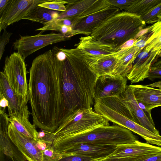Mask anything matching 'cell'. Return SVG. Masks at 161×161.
<instances>
[{
  "label": "cell",
  "instance_id": "obj_41",
  "mask_svg": "<svg viewBox=\"0 0 161 161\" xmlns=\"http://www.w3.org/2000/svg\"><path fill=\"white\" fill-rule=\"evenodd\" d=\"M158 17L159 19L161 21V12L160 13V14H158Z\"/></svg>",
  "mask_w": 161,
  "mask_h": 161
},
{
  "label": "cell",
  "instance_id": "obj_11",
  "mask_svg": "<svg viewBox=\"0 0 161 161\" xmlns=\"http://www.w3.org/2000/svg\"><path fill=\"white\" fill-rule=\"evenodd\" d=\"M49 0H10L0 15V31L10 25L24 19L33 9Z\"/></svg>",
  "mask_w": 161,
  "mask_h": 161
},
{
  "label": "cell",
  "instance_id": "obj_42",
  "mask_svg": "<svg viewBox=\"0 0 161 161\" xmlns=\"http://www.w3.org/2000/svg\"><path fill=\"white\" fill-rule=\"evenodd\" d=\"M94 161H100V160H95Z\"/></svg>",
  "mask_w": 161,
  "mask_h": 161
},
{
  "label": "cell",
  "instance_id": "obj_27",
  "mask_svg": "<svg viewBox=\"0 0 161 161\" xmlns=\"http://www.w3.org/2000/svg\"><path fill=\"white\" fill-rule=\"evenodd\" d=\"M161 3V0H135L124 11L141 16Z\"/></svg>",
  "mask_w": 161,
  "mask_h": 161
},
{
  "label": "cell",
  "instance_id": "obj_6",
  "mask_svg": "<svg viewBox=\"0 0 161 161\" xmlns=\"http://www.w3.org/2000/svg\"><path fill=\"white\" fill-rule=\"evenodd\" d=\"M3 72L9 84L23 104L29 101L26 65L25 59L18 53L7 56Z\"/></svg>",
  "mask_w": 161,
  "mask_h": 161
},
{
  "label": "cell",
  "instance_id": "obj_38",
  "mask_svg": "<svg viewBox=\"0 0 161 161\" xmlns=\"http://www.w3.org/2000/svg\"><path fill=\"white\" fill-rule=\"evenodd\" d=\"M0 108L5 110L6 108L8 107V102L3 95L0 93Z\"/></svg>",
  "mask_w": 161,
  "mask_h": 161
},
{
  "label": "cell",
  "instance_id": "obj_18",
  "mask_svg": "<svg viewBox=\"0 0 161 161\" xmlns=\"http://www.w3.org/2000/svg\"><path fill=\"white\" fill-rule=\"evenodd\" d=\"M117 146L91 143H81L75 145L61 154L88 157L95 160L104 158L112 153Z\"/></svg>",
  "mask_w": 161,
  "mask_h": 161
},
{
  "label": "cell",
  "instance_id": "obj_32",
  "mask_svg": "<svg viewBox=\"0 0 161 161\" xmlns=\"http://www.w3.org/2000/svg\"><path fill=\"white\" fill-rule=\"evenodd\" d=\"M13 33L7 32L6 29L3 30V33L0 37V60L5 51L6 45L9 43L10 38Z\"/></svg>",
  "mask_w": 161,
  "mask_h": 161
},
{
  "label": "cell",
  "instance_id": "obj_34",
  "mask_svg": "<svg viewBox=\"0 0 161 161\" xmlns=\"http://www.w3.org/2000/svg\"><path fill=\"white\" fill-rule=\"evenodd\" d=\"M147 78L151 80L156 79H161V69L151 67Z\"/></svg>",
  "mask_w": 161,
  "mask_h": 161
},
{
  "label": "cell",
  "instance_id": "obj_1",
  "mask_svg": "<svg viewBox=\"0 0 161 161\" xmlns=\"http://www.w3.org/2000/svg\"><path fill=\"white\" fill-rule=\"evenodd\" d=\"M29 72L28 98L33 124L54 133L62 121L64 107L60 68L52 49L33 59Z\"/></svg>",
  "mask_w": 161,
  "mask_h": 161
},
{
  "label": "cell",
  "instance_id": "obj_36",
  "mask_svg": "<svg viewBox=\"0 0 161 161\" xmlns=\"http://www.w3.org/2000/svg\"><path fill=\"white\" fill-rule=\"evenodd\" d=\"M138 161H161V152Z\"/></svg>",
  "mask_w": 161,
  "mask_h": 161
},
{
  "label": "cell",
  "instance_id": "obj_7",
  "mask_svg": "<svg viewBox=\"0 0 161 161\" xmlns=\"http://www.w3.org/2000/svg\"><path fill=\"white\" fill-rule=\"evenodd\" d=\"M161 54V36L147 44L134 61L127 78L131 84L143 81L147 78L153 64Z\"/></svg>",
  "mask_w": 161,
  "mask_h": 161
},
{
  "label": "cell",
  "instance_id": "obj_17",
  "mask_svg": "<svg viewBox=\"0 0 161 161\" xmlns=\"http://www.w3.org/2000/svg\"><path fill=\"white\" fill-rule=\"evenodd\" d=\"M9 136L27 161H42V152L37 147L34 140L19 132L9 123Z\"/></svg>",
  "mask_w": 161,
  "mask_h": 161
},
{
  "label": "cell",
  "instance_id": "obj_2",
  "mask_svg": "<svg viewBox=\"0 0 161 161\" xmlns=\"http://www.w3.org/2000/svg\"><path fill=\"white\" fill-rule=\"evenodd\" d=\"M52 50L60 69L64 107L62 121L77 110L92 108L97 76L91 66L95 57L77 47L66 49L54 47Z\"/></svg>",
  "mask_w": 161,
  "mask_h": 161
},
{
  "label": "cell",
  "instance_id": "obj_22",
  "mask_svg": "<svg viewBox=\"0 0 161 161\" xmlns=\"http://www.w3.org/2000/svg\"><path fill=\"white\" fill-rule=\"evenodd\" d=\"M78 43L75 45L82 52L96 56L108 55L119 50L113 47L96 40L89 35L81 37Z\"/></svg>",
  "mask_w": 161,
  "mask_h": 161
},
{
  "label": "cell",
  "instance_id": "obj_25",
  "mask_svg": "<svg viewBox=\"0 0 161 161\" xmlns=\"http://www.w3.org/2000/svg\"><path fill=\"white\" fill-rule=\"evenodd\" d=\"M161 36V21H159L142 30L135 37L137 40L133 46L142 50L147 44Z\"/></svg>",
  "mask_w": 161,
  "mask_h": 161
},
{
  "label": "cell",
  "instance_id": "obj_3",
  "mask_svg": "<svg viewBox=\"0 0 161 161\" xmlns=\"http://www.w3.org/2000/svg\"><path fill=\"white\" fill-rule=\"evenodd\" d=\"M146 27L140 16L124 11L108 19L95 28L90 35L96 40L119 50L120 46L135 38Z\"/></svg>",
  "mask_w": 161,
  "mask_h": 161
},
{
  "label": "cell",
  "instance_id": "obj_35",
  "mask_svg": "<svg viewBox=\"0 0 161 161\" xmlns=\"http://www.w3.org/2000/svg\"><path fill=\"white\" fill-rule=\"evenodd\" d=\"M137 102L139 107L142 109L147 118L152 124L155 125L151 115V110L147 108L143 103L138 101Z\"/></svg>",
  "mask_w": 161,
  "mask_h": 161
},
{
  "label": "cell",
  "instance_id": "obj_20",
  "mask_svg": "<svg viewBox=\"0 0 161 161\" xmlns=\"http://www.w3.org/2000/svg\"><path fill=\"white\" fill-rule=\"evenodd\" d=\"M130 86L136 101L143 103L149 109L161 106V89L142 85Z\"/></svg>",
  "mask_w": 161,
  "mask_h": 161
},
{
  "label": "cell",
  "instance_id": "obj_24",
  "mask_svg": "<svg viewBox=\"0 0 161 161\" xmlns=\"http://www.w3.org/2000/svg\"><path fill=\"white\" fill-rule=\"evenodd\" d=\"M117 52L100 56L91 66L97 77L112 74L117 59Z\"/></svg>",
  "mask_w": 161,
  "mask_h": 161
},
{
  "label": "cell",
  "instance_id": "obj_4",
  "mask_svg": "<svg viewBox=\"0 0 161 161\" xmlns=\"http://www.w3.org/2000/svg\"><path fill=\"white\" fill-rule=\"evenodd\" d=\"M138 140L130 130L117 125L99 127L65 138H54L52 146L58 153L81 143L119 146L132 143Z\"/></svg>",
  "mask_w": 161,
  "mask_h": 161
},
{
  "label": "cell",
  "instance_id": "obj_12",
  "mask_svg": "<svg viewBox=\"0 0 161 161\" xmlns=\"http://www.w3.org/2000/svg\"><path fill=\"white\" fill-rule=\"evenodd\" d=\"M127 79L120 75L109 74L97 77L94 88V102L113 96H119L127 86Z\"/></svg>",
  "mask_w": 161,
  "mask_h": 161
},
{
  "label": "cell",
  "instance_id": "obj_31",
  "mask_svg": "<svg viewBox=\"0 0 161 161\" xmlns=\"http://www.w3.org/2000/svg\"><path fill=\"white\" fill-rule=\"evenodd\" d=\"M60 158L57 161H94L91 157L75 155L61 154Z\"/></svg>",
  "mask_w": 161,
  "mask_h": 161
},
{
  "label": "cell",
  "instance_id": "obj_39",
  "mask_svg": "<svg viewBox=\"0 0 161 161\" xmlns=\"http://www.w3.org/2000/svg\"><path fill=\"white\" fill-rule=\"evenodd\" d=\"M10 0H0V15L1 14L8 5Z\"/></svg>",
  "mask_w": 161,
  "mask_h": 161
},
{
  "label": "cell",
  "instance_id": "obj_28",
  "mask_svg": "<svg viewBox=\"0 0 161 161\" xmlns=\"http://www.w3.org/2000/svg\"><path fill=\"white\" fill-rule=\"evenodd\" d=\"M68 3L67 0H49L39 4L38 6L53 10L63 12L66 10V5L64 4Z\"/></svg>",
  "mask_w": 161,
  "mask_h": 161
},
{
  "label": "cell",
  "instance_id": "obj_37",
  "mask_svg": "<svg viewBox=\"0 0 161 161\" xmlns=\"http://www.w3.org/2000/svg\"><path fill=\"white\" fill-rule=\"evenodd\" d=\"M137 40V38H135L127 41L120 47L119 50L128 48L133 46Z\"/></svg>",
  "mask_w": 161,
  "mask_h": 161
},
{
  "label": "cell",
  "instance_id": "obj_33",
  "mask_svg": "<svg viewBox=\"0 0 161 161\" xmlns=\"http://www.w3.org/2000/svg\"><path fill=\"white\" fill-rule=\"evenodd\" d=\"M135 0H108L110 5L118 8L120 10H125L131 5Z\"/></svg>",
  "mask_w": 161,
  "mask_h": 161
},
{
  "label": "cell",
  "instance_id": "obj_40",
  "mask_svg": "<svg viewBox=\"0 0 161 161\" xmlns=\"http://www.w3.org/2000/svg\"><path fill=\"white\" fill-rule=\"evenodd\" d=\"M151 67L161 69V58L158 59L152 65Z\"/></svg>",
  "mask_w": 161,
  "mask_h": 161
},
{
  "label": "cell",
  "instance_id": "obj_43",
  "mask_svg": "<svg viewBox=\"0 0 161 161\" xmlns=\"http://www.w3.org/2000/svg\"><path fill=\"white\" fill-rule=\"evenodd\" d=\"M160 57H161V54H160Z\"/></svg>",
  "mask_w": 161,
  "mask_h": 161
},
{
  "label": "cell",
  "instance_id": "obj_19",
  "mask_svg": "<svg viewBox=\"0 0 161 161\" xmlns=\"http://www.w3.org/2000/svg\"><path fill=\"white\" fill-rule=\"evenodd\" d=\"M30 114L31 113L28 109L27 103H25L17 112L8 114V119L19 132L36 141L38 132L36 126L32 124L29 121Z\"/></svg>",
  "mask_w": 161,
  "mask_h": 161
},
{
  "label": "cell",
  "instance_id": "obj_16",
  "mask_svg": "<svg viewBox=\"0 0 161 161\" xmlns=\"http://www.w3.org/2000/svg\"><path fill=\"white\" fill-rule=\"evenodd\" d=\"M119 12V8L110 5L90 15L77 19L72 28V36L78 34L90 35L95 28Z\"/></svg>",
  "mask_w": 161,
  "mask_h": 161
},
{
  "label": "cell",
  "instance_id": "obj_5",
  "mask_svg": "<svg viewBox=\"0 0 161 161\" xmlns=\"http://www.w3.org/2000/svg\"><path fill=\"white\" fill-rule=\"evenodd\" d=\"M109 120L93 111L92 108H81L66 117L53 133L54 138L74 136L95 128L110 125Z\"/></svg>",
  "mask_w": 161,
  "mask_h": 161
},
{
  "label": "cell",
  "instance_id": "obj_26",
  "mask_svg": "<svg viewBox=\"0 0 161 161\" xmlns=\"http://www.w3.org/2000/svg\"><path fill=\"white\" fill-rule=\"evenodd\" d=\"M61 12L38 6L33 9L24 19L36 22L43 25L58 17Z\"/></svg>",
  "mask_w": 161,
  "mask_h": 161
},
{
  "label": "cell",
  "instance_id": "obj_21",
  "mask_svg": "<svg viewBox=\"0 0 161 161\" xmlns=\"http://www.w3.org/2000/svg\"><path fill=\"white\" fill-rule=\"evenodd\" d=\"M141 50L134 46L128 48L120 49L117 52V60L112 74H118L127 78L134 61Z\"/></svg>",
  "mask_w": 161,
  "mask_h": 161
},
{
  "label": "cell",
  "instance_id": "obj_8",
  "mask_svg": "<svg viewBox=\"0 0 161 161\" xmlns=\"http://www.w3.org/2000/svg\"><path fill=\"white\" fill-rule=\"evenodd\" d=\"M70 39L71 37L60 33L46 34L40 33L32 36H20L12 45L14 49L25 59L30 54L46 46Z\"/></svg>",
  "mask_w": 161,
  "mask_h": 161
},
{
  "label": "cell",
  "instance_id": "obj_9",
  "mask_svg": "<svg viewBox=\"0 0 161 161\" xmlns=\"http://www.w3.org/2000/svg\"><path fill=\"white\" fill-rule=\"evenodd\" d=\"M161 152V147L136 141L134 142L118 146L115 150L102 161H138Z\"/></svg>",
  "mask_w": 161,
  "mask_h": 161
},
{
  "label": "cell",
  "instance_id": "obj_13",
  "mask_svg": "<svg viewBox=\"0 0 161 161\" xmlns=\"http://www.w3.org/2000/svg\"><path fill=\"white\" fill-rule=\"evenodd\" d=\"M65 11L61 12L55 19L82 18L110 6L108 0H67Z\"/></svg>",
  "mask_w": 161,
  "mask_h": 161
},
{
  "label": "cell",
  "instance_id": "obj_15",
  "mask_svg": "<svg viewBox=\"0 0 161 161\" xmlns=\"http://www.w3.org/2000/svg\"><path fill=\"white\" fill-rule=\"evenodd\" d=\"M119 96L125 103V116L144 127L150 131L160 135L155 125L152 124L139 107L130 85H127Z\"/></svg>",
  "mask_w": 161,
  "mask_h": 161
},
{
  "label": "cell",
  "instance_id": "obj_14",
  "mask_svg": "<svg viewBox=\"0 0 161 161\" xmlns=\"http://www.w3.org/2000/svg\"><path fill=\"white\" fill-rule=\"evenodd\" d=\"M8 118L5 110L0 108V161H27L9 136Z\"/></svg>",
  "mask_w": 161,
  "mask_h": 161
},
{
  "label": "cell",
  "instance_id": "obj_23",
  "mask_svg": "<svg viewBox=\"0 0 161 161\" xmlns=\"http://www.w3.org/2000/svg\"><path fill=\"white\" fill-rule=\"evenodd\" d=\"M0 93L2 94L8 102V114L17 112L22 105L17 95L10 86L8 79L3 71L0 72Z\"/></svg>",
  "mask_w": 161,
  "mask_h": 161
},
{
  "label": "cell",
  "instance_id": "obj_29",
  "mask_svg": "<svg viewBox=\"0 0 161 161\" xmlns=\"http://www.w3.org/2000/svg\"><path fill=\"white\" fill-rule=\"evenodd\" d=\"M161 12V3L146 14L140 16L146 24L155 23L161 21L158 16Z\"/></svg>",
  "mask_w": 161,
  "mask_h": 161
},
{
  "label": "cell",
  "instance_id": "obj_10",
  "mask_svg": "<svg viewBox=\"0 0 161 161\" xmlns=\"http://www.w3.org/2000/svg\"><path fill=\"white\" fill-rule=\"evenodd\" d=\"M100 114L117 125L125 128L138 134L146 143L161 146V136L156 134L144 127L128 119L105 105L102 107Z\"/></svg>",
  "mask_w": 161,
  "mask_h": 161
},
{
  "label": "cell",
  "instance_id": "obj_30",
  "mask_svg": "<svg viewBox=\"0 0 161 161\" xmlns=\"http://www.w3.org/2000/svg\"><path fill=\"white\" fill-rule=\"evenodd\" d=\"M42 161H57L62 154L57 153L53 146H49L42 151Z\"/></svg>",
  "mask_w": 161,
  "mask_h": 161
}]
</instances>
